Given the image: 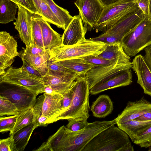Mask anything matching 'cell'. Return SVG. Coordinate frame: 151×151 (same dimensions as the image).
Instances as JSON below:
<instances>
[{"instance_id":"cell-2","label":"cell","mask_w":151,"mask_h":151,"mask_svg":"<svg viewBox=\"0 0 151 151\" xmlns=\"http://www.w3.org/2000/svg\"><path fill=\"white\" fill-rule=\"evenodd\" d=\"M71 88L73 97L70 105L67 110L56 118L55 122L78 118L87 120L89 116L90 89L85 75L79 76L73 81Z\"/></svg>"},{"instance_id":"cell-25","label":"cell","mask_w":151,"mask_h":151,"mask_svg":"<svg viewBox=\"0 0 151 151\" xmlns=\"http://www.w3.org/2000/svg\"><path fill=\"white\" fill-rule=\"evenodd\" d=\"M63 66L79 75H85L94 67L80 58H74L58 61Z\"/></svg>"},{"instance_id":"cell-10","label":"cell","mask_w":151,"mask_h":151,"mask_svg":"<svg viewBox=\"0 0 151 151\" xmlns=\"http://www.w3.org/2000/svg\"><path fill=\"white\" fill-rule=\"evenodd\" d=\"M132 62L127 63L118 61L103 66L94 67L85 75L90 89L96 84L102 81L112 75L124 70L132 68Z\"/></svg>"},{"instance_id":"cell-39","label":"cell","mask_w":151,"mask_h":151,"mask_svg":"<svg viewBox=\"0 0 151 151\" xmlns=\"http://www.w3.org/2000/svg\"><path fill=\"white\" fill-rule=\"evenodd\" d=\"M44 98V96L43 94L39 96L36 99L35 104L32 108L35 123L37 122L39 117L41 115Z\"/></svg>"},{"instance_id":"cell-18","label":"cell","mask_w":151,"mask_h":151,"mask_svg":"<svg viewBox=\"0 0 151 151\" xmlns=\"http://www.w3.org/2000/svg\"><path fill=\"white\" fill-rule=\"evenodd\" d=\"M132 68L137 77V83L143 88L144 93L151 96V71L143 56H135L132 61Z\"/></svg>"},{"instance_id":"cell-23","label":"cell","mask_w":151,"mask_h":151,"mask_svg":"<svg viewBox=\"0 0 151 151\" xmlns=\"http://www.w3.org/2000/svg\"><path fill=\"white\" fill-rule=\"evenodd\" d=\"M133 142L135 138L151 126V120L139 121L135 119L117 124Z\"/></svg>"},{"instance_id":"cell-17","label":"cell","mask_w":151,"mask_h":151,"mask_svg":"<svg viewBox=\"0 0 151 151\" xmlns=\"http://www.w3.org/2000/svg\"><path fill=\"white\" fill-rule=\"evenodd\" d=\"M151 112V102L144 97L134 101H129L122 113L116 118V124L134 119Z\"/></svg>"},{"instance_id":"cell-3","label":"cell","mask_w":151,"mask_h":151,"mask_svg":"<svg viewBox=\"0 0 151 151\" xmlns=\"http://www.w3.org/2000/svg\"><path fill=\"white\" fill-rule=\"evenodd\" d=\"M114 125L99 133L82 151H123L131 142L128 134Z\"/></svg>"},{"instance_id":"cell-52","label":"cell","mask_w":151,"mask_h":151,"mask_svg":"<svg viewBox=\"0 0 151 151\" xmlns=\"http://www.w3.org/2000/svg\"><path fill=\"white\" fill-rule=\"evenodd\" d=\"M148 151H151V147H149V149H148Z\"/></svg>"},{"instance_id":"cell-40","label":"cell","mask_w":151,"mask_h":151,"mask_svg":"<svg viewBox=\"0 0 151 151\" xmlns=\"http://www.w3.org/2000/svg\"><path fill=\"white\" fill-rule=\"evenodd\" d=\"M21 57L22 61V65L21 68L22 69L30 74L42 78V76L40 73L25 58L22 53Z\"/></svg>"},{"instance_id":"cell-8","label":"cell","mask_w":151,"mask_h":151,"mask_svg":"<svg viewBox=\"0 0 151 151\" xmlns=\"http://www.w3.org/2000/svg\"><path fill=\"white\" fill-rule=\"evenodd\" d=\"M3 83L23 86L37 95L43 93L45 85L42 78L30 74L21 68L11 66L0 75V83Z\"/></svg>"},{"instance_id":"cell-6","label":"cell","mask_w":151,"mask_h":151,"mask_svg":"<svg viewBox=\"0 0 151 151\" xmlns=\"http://www.w3.org/2000/svg\"><path fill=\"white\" fill-rule=\"evenodd\" d=\"M145 17L144 13L139 8L125 15L107 31L90 39L102 42L106 44L121 42L123 37Z\"/></svg>"},{"instance_id":"cell-16","label":"cell","mask_w":151,"mask_h":151,"mask_svg":"<svg viewBox=\"0 0 151 151\" xmlns=\"http://www.w3.org/2000/svg\"><path fill=\"white\" fill-rule=\"evenodd\" d=\"M79 76L73 73L58 75L48 70L42 78L45 85L50 86L57 93L63 96L70 89L73 81Z\"/></svg>"},{"instance_id":"cell-36","label":"cell","mask_w":151,"mask_h":151,"mask_svg":"<svg viewBox=\"0 0 151 151\" xmlns=\"http://www.w3.org/2000/svg\"><path fill=\"white\" fill-rule=\"evenodd\" d=\"M66 126L67 128L71 131H78L84 128L89 123L87 120L78 118L70 119L68 120Z\"/></svg>"},{"instance_id":"cell-7","label":"cell","mask_w":151,"mask_h":151,"mask_svg":"<svg viewBox=\"0 0 151 151\" xmlns=\"http://www.w3.org/2000/svg\"><path fill=\"white\" fill-rule=\"evenodd\" d=\"M139 8L135 0H121L105 7L94 29L96 32H105L125 15Z\"/></svg>"},{"instance_id":"cell-27","label":"cell","mask_w":151,"mask_h":151,"mask_svg":"<svg viewBox=\"0 0 151 151\" xmlns=\"http://www.w3.org/2000/svg\"><path fill=\"white\" fill-rule=\"evenodd\" d=\"M50 50L48 49L44 53L38 55H31L22 53L25 58L40 73L42 77L48 71V63L49 60Z\"/></svg>"},{"instance_id":"cell-47","label":"cell","mask_w":151,"mask_h":151,"mask_svg":"<svg viewBox=\"0 0 151 151\" xmlns=\"http://www.w3.org/2000/svg\"><path fill=\"white\" fill-rule=\"evenodd\" d=\"M134 119L139 121L151 120V112L146 113Z\"/></svg>"},{"instance_id":"cell-49","label":"cell","mask_w":151,"mask_h":151,"mask_svg":"<svg viewBox=\"0 0 151 151\" xmlns=\"http://www.w3.org/2000/svg\"><path fill=\"white\" fill-rule=\"evenodd\" d=\"M43 93H45L51 95L57 93L50 86L48 85H45V86L43 89Z\"/></svg>"},{"instance_id":"cell-22","label":"cell","mask_w":151,"mask_h":151,"mask_svg":"<svg viewBox=\"0 0 151 151\" xmlns=\"http://www.w3.org/2000/svg\"><path fill=\"white\" fill-rule=\"evenodd\" d=\"M113 108V103L110 97L104 94L99 96L92 102L90 109L94 116L104 118L111 113Z\"/></svg>"},{"instance_id":"cell-35","label":"cell","mask_w":151,"mask_h":151,"mask_svg":"<svg viewBox=\"0 0 151 151\" xmlns=\"http://www.w3.org/2000/svg\"><path fill=\"white\" fill-rule=\"evenodd\" d=\"M48 68L49 71L56 74L75 73L62 65L58 61L49 60L48 63Z\"/></svg>"},{"instance_id":"cell-50","label":"cell","mask_w":151,"mask_h":151,"mask_svg":"<svg viewBox=\"0 0 151 151\" xmlns=\"http://www.w3.org/2000/svg\"><path fill=\"white\" fill-rule=\"evenodd\" d=\"M134 148L133 146L131 144L130 142L124 148L123 151H133Z\"/></svg>"},{"instance_id":"cell-15","label":"cell","mask_w":151,"mask_h":151,"mask_svg":"<svg viewBox=\"0 0 151 151\" xmlns=\"http://www.w3.org/2000/svg\"><path fill=\"white\" fill-rule=\"evenodd\" d=\"M87 30L86 26H83L80 14L74 16L62 36V44L69 46L78 43L85 39Z\"/></svg>"},{"instance_id":"cell-41","label":"cell","mask_w":151,"mask_h":151,"mask_svg":"<svg viewBox=\"0 0 151 151\" xmlns=\"http://www.w3.org/2000/svg\"><path fill=\"white\" fill-rule=\"evenodd\" d=\"M73 97V92L71 87L70 89L63 96L62 101V114L67 110L69 108Z\"/></svg>"},{"instance_id":"cell-29","label":"cell","mask_w":151,"mask_h":151,"mask_svg":"<svg viewBox=\"0 0 151 151\" xmlns=\"http://www.w3.org/2000/svg\"><path fill=\"white\" fill-rule=\"evenodd\" d=\"M16 117L15 125L13 131L10 132V136L22 128L35 123L32 107H29L19 111Z\"/></svg>"},{"instance_id":"cell-44","label":"cell","mask_w":151,"mask_h":151,"mask_svg":"<svg viewBox=\"0 0 151 151\" xmlns=\"http://www.w3.org/2000/svg\"><path fill=\"white\" fill-rule=\"evenodd\" d=\"M47 50L41 47L35 46L32 47H26L24 49L23 52L31 55H38L44 53Z\"/></svg>"},{"instance_id":"cell-37","label":"cell","mask_w":151,"mask_h":151,"mask_svg":"<svg viewBox=\"0 0 151 151\" xmlns=\"http://www.w3.org/2000/svg\"><path fill=\"white\" fill-rule=\"evenodd\" d=\"M80 58L94 67L103 66L111 64L113 62L96 56H91Z\"/></svg>"},{"instance_id":"cell-33","label":"cell","mask_w":151,"mask_h":151,"mask_svg":"<svg viewBox=\"0 0 151 151\" xmlns=\"http://www.w3.org/2000/svg\"><path fill=\"white\" fill-rule=\"evenodd\" d=\"M134 143L141 147H151V126L134 139Z\"/></svg>"},{"instance_id":"cell-4","label":"cell","mask_w":151,"mask_h":151,"mask_svg":"<svg viewBox=\"0 0 151 151\" xmlns=\"http://www.w3.org/2000/svg\"><path fill=\"white\" fill-rule=\"evenodd\" d=\"M106 45L102 42L86 39L73 45L66 46L62 44L50 50L49 60L59 61L88 56H96L105 50Z\"/></svg>"},{"instance_id":"cell-48","label":"cell","mask_w":151,"mask_h":151,"mask_svg":"<svg viewBox=\"0 0 151 151\" xmlns=\"http://www.w3.org/2000/svg\"><path fill=\"white\" fill-rule=\"evenodd\" d=\"M121 0H100L105 7L109 6Z\"/></svg>"},{"instance_id":"cell-32","label":"cell","mask_w":151,"mask_h":151,"mask_svg":"<svg viewBox=\"0 0 151 151\" xmlns=\"http://www.w3.org/2000/svg\"><path fill=\"white\" fill-rule=\"evenodd\" d=\"M19 111L17 106L7 98L0 96V116H16Z\"/></svg>"},{"instance_id":"cell-9","label":"cell","mask_w":151,"mask_h":151,"mask_svg":"<svg viewBox=\"0 0 151 151\" xmlns=\"http://www.w3.org/2000/svg\"><path fill=\"white\" fill-rule=\"evenodd\" d=\"M0 84V96L6 97L14 104L19 111L33 107L37 95L22 86L5 83Z\"/></svg>"},{"instance_id":"cell-51","label":"cell","mask_w":151,"mask_h":151,"mask_svg":"<svg viewBox=\"0 0 151 151\" xmlns=\"http://www.w3.org/2000/svg\"><path fill=\"white\" fill-rule=\"evenodd\" d=\"M150 17H151V0H150Z\"/></svg>"},{"instance_id":"cell-46","label":"cell","mask_w":151,"mask_h":151,"mask_svg":"<svg viewBox=\"0 0 151 151\" xmlns=\"http://www.w3.org/2000/svg\"><path fill=\"white\" fill-rule=\"evenodd\" d=\"M48 119L46 117L40 116L38 118L36 124V128L40 126H46L47 125L46 122Z\"/></svg>"},{"instance_id":"cell-28","label":"cell","mask_w":151,"mask_h":151,"mask_svg":"<svg viewBox=\"0 0 151 151\" xmlns=\"http://www.w3.org/2000/svg\"><path fill=\"white\" fill-rule=\"evenodd\" d=\"M17 5L10 0H0V23L6 24L16 19Z\"/></svg>"},{"instance_id":"cell-30","label":"cell","mask_w":151,"mask_h":151,"mask_svg":"<svg viewBox=\"0 0 151 151\" xmlns=\"http://www.w3.org/2000/svg\"><path fill=\"white\" fill-rule=\"evenodd\" d=\"M52 11L59 21L62 28L65 30L72 20L73 17L66 9L57 5L53 0H46Z\"/></svg>"},{"instance_id":"cell-26","label":"cell","mask_w":151,"mask_h":151,"mask_svg":"<svg viewBox=\"0 0 151 151\" xmlns=\"http://www.w3.org/2000/svg\"><path fill=\"white\" fill-rule=\"evenodd\" d=\"M37 11V14L41 16L44 19L61 28V25L50 8L46 0H33Z\"/></svg>"},{"instance_id":"cell-19","label":"cell","mask_w":151,"mask_h":151,"mask_svg":"<svg viewBox=\"0 0 151 151\" xmlns=\"http://www.w3.org/2000/svg\"><path fill=\"white\" fill-rule=\"evenodd\" d=\"M41 115L48 119L47 124L55 122L56 118L62 113L63 96L57 93L51 95L44 93Z\"/></svg>"},{"instance_id":"cell-14","label":"cell","mask_w":151,"mask_h":151,"mask_svg":"<svg viewBox=\"0 0 151 151\" xmlns=\"http://www.w3.org/2000/svg\"><path fill=\"white\" fill-rule=\"evenodd\" d=\"M132 82V74L131 69L113 74L105 80L92 86L90 93L97 94L105 91L130 84Z\"/></svg>"},{"instance_id":"cell-5","label":"cell","mask_w":151,"mask_h":151,"mask_svg":"<svg viewBox=\"0 0 151 151\" xmlns=\"http://www.w3.org/2000/svg\"><path fill=\"white\" fill-rule=\"evenodd\" d=\"M121 43L124 51L133 57L151 45V18L145 17L125 35Z\"/></svg>"},{"instance_id":"cell-42","label":"cell","mask_w":151,"mask_h":151,"mask_svg":"<svg viewBox=\"0 0 151 151\" xmlns=\"http://www.w3.org/2000/svg\"><path fill=\"white\" fill-rule=\"evenodd\" d=\"M24 7L31 12L33 14H36L37 11L33 0H10Z\"/></svg>"},{"instance_id":"cell-43","label":"cell","mask_w":151,"mask_h":151,"mask_svg":"<svg viewBox=\"0 0 151 151\" xmlns=\"http://www.w3.org/2000/svg\"><path fill=\"white\" fill-rule=\"evenodd\" d=\"M139 8L145 14V17L151 18L150 13V0H135Z\"/></svg>"},{"instance_id":"cell-38","label":"cell","mask_w":151,"mask_h":151,"mask_svg":"<svg viewBox=\"0 0 151 151\" xmlns=\"http://www.w3.org/2000/svg\"><path fill=\"white\" fill-rule=\"evenodd\" d=\"M0 151H17L16 148L13 135L0 141Z\"/></svg>"},{"instance_id":"cell-1","label":"cell","mask_w":151,"mask_h":151,"mask_svg":"<svg viewBox=\"0 0 151 151\" xmlns=\"http://www.w3.org/2000/svg\"><path fill=\"white\" fill-rule=\"evenodd\" d=\"M116 123L115 118L109 121H96L89 123L84 128L78 131H72L67 128L57 151H82L97 134Z\"/></svg>"},{"instance_id":"cell-34","label":"cell","mask_w":151,"mask_h":151,"mask_svg":"<svg viewBox=\"0 0 151 151\" xmlns=\"http://www.w3.org/2000/svg\"><path fill=\"white\" fill-rule=\"evenodd\" d=\"M16 116L0 117V132L3 133L13 130L16 121Z\"/></svg>"},{"instance_id":"cell-24","label":"cell","mask_w":151,"mask_h":151,"mask_svg":"<svg viewBox=\"0 0 151 151\" xmlns=\"http://www.w3.org/2000/svg\"><path fill=\"white\" fill-rule=\"evenodd\" d=\"M35 125V123H33L22 128L12 135L17 151H23L24 150L32 133L36 128Z\"/></svg>"},{"instance_id":"cell-21","label":"cell","mask_w":151,"mask_h":151,"mask_svg":"<svg viewBox=\"0 0 151 151\" xmlns=\"http://www.w3.org/2000/svg\"><path fill=\"white\" fill-rule=\"evenodd\" d=\"M96 56L113 62H131L130 56L125 52L120 42L107 44L105 50Z\"/></svg>"},{"instance_id":"cell-20","label":"cell","mask_w":151,"mask_h":151,"mask_svg":"<svg viewBox=\"0 0 151 151\" xmlns=\"http://www.w3.org/2000/svg\"><path fill=\"white\" fill-rule=\"evenodd\" d=\"M39 21L41 27L43 44L45 50H51L62 44L61 35L53 30L49 23L39 15Z\"/></svg>"},{"instance_id":"cell-12","label":"cell","mask_w":151,"mask_h":151,"mask_svg":"<svg viewBox=\"0 0 151 151\" xmlns=\"http://www.w3.org/2000/svg\"><path fill=\"white\" fill-rule=\"evenodd\" d=\"M74 3L83 22L94 29L105 8L100 0H76Z\"/></svg>"},{"instance_id":"cell-45","label":"cell","mask_w":151,"mask_h":151,"mask_svg":"<svg viewBox=\"0 0 151 151\" xmlns=\"http://www.w3.org/2000/svg\"><path fill=\"white\" fill-rule=\"evenodd\" d=\"M144 49L145 54L143 57L151 71V45L147 47Z\"/></svg>"},{"instance_id":"cell-13","label":"cell","mask_w":151,"mask_h":151,"mask_svg":"<svg viewBox=\"0 0 151 151\" xmlns=\"http://www.w3.org/2000/svg\"><path fill=\"white\" fill-rule=\"evenodd\" d=\"M18 12L15 28L18 32L21 39L26 47L34 46L32 27V17L33 14L28 9L19 4Z\"/></svg>"},{"instance_id":"cell-11","label":"cell","mask_w":151,"mask_h":151,"mask_svg":"<svg viewBox=\"0 0 151 151\" xmlns=\"http://www.w3.org/2000/svg\"><path fill=\"white\" fill-rule=\"evenodd\" d=\"M16 40L6 31L0 32V75L11 66L14 58L19 55Z\"/></svg>"},{"instance_id":"cell-31","label":"cell","mask_w":151,"mask_h":151,"mask_svg":"<svg viewBox=\"0 0 151 151\" xmlns=\"http://www.w3.org/2000/svg\"><path fill=\"white\" fill-rule=\"evenodd\" d=\"M32 27L34 46H37L45 48L38 14H33L32 17Z\"/></svg>"}]
</instances>
